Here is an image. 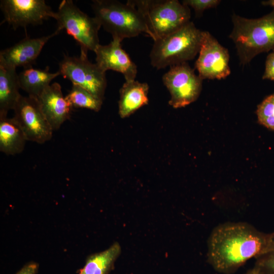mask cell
<instances>
[{
  "label": "cell",
  "mask_w": 274,
  "mask_h": 274,
  "mask_svg": "<svg viewBox=\"0 0 274 274\" xmlns=\"http://www.w3.org/2000/svg\"><path fill=\"white\" fill-rule=\"evenodd\" d=\"M274 249V232L266 233L244 222L220 224L208 242V262L218 272L230 274L247 260Z\"/></svg>",
  "instance_id": "obj_1"
},
{
  "label": "cell",
  "mask_w": 274,
  "mask_h": 274,
  "mask_svg": "<svg viewBox=\"0 0 274 274\" xmlns=\"http://www.w3.org/2000/svg\"><path fill=\"white\" fill-rule=\"evenodd\" d=\"M232 22L229 38L235 44L241 64L249 63L261 53L274 50V10L255 19L233 14Z\"/></svg>",
  "instance_id": "obj_2"
},
{
  "label": "cell",
  "mask_w": 274,
  "mask_h": 274,
  "mask_svg": "<svg viewBox=\"0 0 274 274\" xmlns=\"http://www.w3.org/2000/svg\"><path fill=\"white\" fill-rule=\"evenodd\" d=\"M91 7L94 17L113 39L122 42L142 33L149 36L143 14L130 0L125 4L115 0H93Z\"/></svg>",
  "instance_id": "obj_3"
},
{
  "label": "cell",
  "mask_w": 274,
  "mask_h": 274,
  "mask_svg": "<svg viewBox=\"0 0 274 274\" xmlns=\"http://www.w3.org/2000/svg\"><path fill=\"white\" fill-rule=\"evenodd\" d=\"M203 31L190 21L177 31L154 41L150 54L151 65L157 69L187 62L199 53Z\"/></svg>",
  "instance_id": "obj_4"
},
{
  "label": "cell",
  "mask_w": 274,
  "mask_h": 274,
  "mask_svg": "<svg viewBox=\"0 0 274 274\" xmlns=\"http://www.w3.org/2000/svg\"><path fill=\"white\" fill-rule=\"evenodd\" d=\"M143 14L155 41L181 28L190 22L189 7L177 0H130Z\"/></svg>",
  "instance_id": "obj_5"
},
{
  "label": "cell",
  "mask_w": 274,
  "mask_h": 274,
  "mask_svg": "<svg viewBox=\"0 0 274 274\" xmlns=\"http://www.w3.org/2000/svg\"><path fill=\"white\" fill-rule=\"evenodd\" d=\"M54 19L57 23L56 30L59 33L64 29L79 44L81 50L94 52L100 44V23L95 17L82 11L73 1L63 0L55 12Z\"/></svg>",
  "instance_id": "obj_6"
},
{
  "label": "cell",
  "mask_w": 274,
  "mask_h": 274,
  "mask_svg": "<svg viewBox=\"0 0 274 274\" xmlns=\"http://www.w3.org/2000/svg\"><path fill=\"white\" fill-rule=\"evenodd\" d=\"M87 51L81 50L79 57L64 55L59 63L60 75L102 100L104 99L107 82L106 72L88 58Z\"/></svg>",
  "instance_id": "obj_7"
},
{
  "label": "cell",
  "mask_w": 274,
  "mask_h": 274,
  "mask_svg": "<svg viewBox=\"0 0 274 274\" xmlns=\"http://www.w3.org/2000/svg\"><path fill=\"white\" fill-rule=\"evenodd\" d=\"M162 81L170 94L168 104L175 109L195 101L202 89V80L187 62L170 66Z\"/></svg>",
  "instance_id": "obj_8"
},
{
  "label": "cell",
  "mask_w": 274,
  "mask_h": 274,
  "mask_svg": "<svg viewBox=\"0 0 274 274\" xmlns=\"http://www.w3.org/2000/svg\"><path fill=\"white\" fill-rule=\"evenodd\" d=\"M13 110L14 117L27 141L42 144L51 139L53 130L43 114L37 97L21 95Z\"/></svg>",
  "instance_id": "obj_9"
},
{
  "label": "cell",
  "mask_w": 274,
  "mask_h": 274,
  "mask_svg": "<svg viewBox=\"0 0 274 274\" xmlns=\"http://www.w3.org/2000/svg\"><path fill=\"white\" fill-rule=\"evenodd\" d=\"M229 60L227 49L209 31H203L199 56L195 65L199 77L202 80L226 78L231 72Z\"/></svg>",
  "instance_id": "obj_10"
},
{
  "label": "cell",
  "mask_w": 274,
  "mask_h": 274,
  "mask_svg": "<svg viewBox=\"0 0 274 274\" xmlns=\"http://www.w3.org/2000/svg\"><path fill=\"white\" fill-rule=\"evenodd\" d=\"M0 7L5 22L14 29L29 25L41 24L55 17V12L44 0H2Z\"/></svg>",
  "instance_id": "obj_11"
},
{
  "label": "cell",
  "mask_w": 274,
  "mask_h": 274,
  "mask_svg": "<svg viewBox=\"0 0 274 274\" xmlns=\"http://www.w3.org/2000/svg\"><path fill=\"white\" fill-rule=\"evenodd\" d=\"M58 33L55 30L51 35L40 38L26 37L14 45L1 51L0 63L16 69L18 67L24 68L31 66L45 45Z\"/></svg>",
  "instance_id": "obj_12"
},
{
  "label": "cell",
  "mask_w": 274,
  "mask_h": 274,
  "mask_svg": "<svg viewBox=\"0 0 274 274\" xmlns=\"http://www.w3.org/2000/svg\"><path fill=\"white\" fill-rule=\"evenodd\" d=\"M121 42L113 39L108 45L99 44L94 52L96 64L104 72L113 70L121 73L125 81L134 80L137 66L124 50Z\"/></svg>",
  "instance_id": "obj_13"
},
{
  "label": "cell",
  "mask_w": 274,
  "mask_h": 274,
  "mask_svg": "<svg viewBox=\"0 0 274 274\" xmlns=\"http://www.w3.org/2000/svg\"><path fill=\"white\" fill-rule=\"evenodd\" d=\"M37 98L53 131L58 130L70 118L73 107L63 96L59 83L55 82L50 84Z\"/></svg>",
  "instance_id": "obj_14"
},
{
  "label": "cell",
  "mask_w": 274,
  "mask_h": 274,
  "mask_svg": "<svg viewBox=\"0 0 274 274\" xmlns=\"http://www.w3.org/2000/svg\"><path fill=\"white\" fill-rule=\"evenodd\" d=\"M149 86L135 80L125 81L120 89L118 113L121 118L129 117L149 102Z\"/></svg>",
  "instance_id": "obj_15"
},
{
  "label": "cell",
  "mask_w": 274,
  "mask_h": 274,
  "mask_svg": "<svg viewBox=\"0 0 274 274\" xmlns=\"http://www.w3.org/2000/svg\"><path fill=\"white\" fill-rule=\"evenodd\" d=\"M16 68L0 63V119L7 117L21 96Z\"/></svg>",
  "instance_id": "obj_16"
},
{
  "label": "cell",
  "mask_w": 274,
  "mask_h": 274,
  "mask_svg": "<svg viewBox=\"0 0 274 274\" xmlns=\"http://www.w3.org/2000/svg\"><path fill=\"white\" fill-rule=\"evenodd\" d=\"M27 141L25 135L13 117L0 119V151L14 155L24 150Z\"/></svg>",
  "instance_id": "obj_17"
},
{
  "label": "cell",
  "mask_w": 274,
  "mask_h": 274,
  "mask_svg": "<svg viewBox=\"0 0 274 274\" xmlns=\"http://www.w3.org/2000/svg\"><path fill=\"white\" fill-rule=\"evenodd\" d=\"M59 75H60L59 71L50 72L48 66L45 69L33 68L32 66L24 68L18 74L20 88L28 95L38 97L51 84V82Z\"/></svg>",
  "instance_id": "obj_18"
},
{
  "label": "cell",
  "mask_w": 274,
  "mask_h": 274,
  "mask_svg": "<svg viewBox=\"0 0 274 274\" xmlns=\"http://www.w3.org/2000/svg\"><path fill=\"white\" fill-rule=\"evenodd\" d=\"M120 253L119 244L114 243L107 250L88 256L85 265L78 274H109Z\"/></svg>",
  "instance_id": "obj_19"
},
{
  "label": "cell",
  "mask_w": 274,
  "mask_h": 274,
  "mask_svg": "<svg viewBox=\"0 0 274 274\" xmlns=\"http://www.w3.org/2000/svg\"><path fill=\"white\" fill-rule=\"evenodd\" d=\"M73 108H84L98 112L103 100L95 96L85 89L72 84L68 93L65 96Z\"/></svg>",
  "instance_id": "obj_20"
},
{
  "label": "cell",
  "mask_w": 274,
  "mask_h": 274,
  "mask_svg": "<svg viewBox=\"0 0 274 274\" xmlns=\"http://www.w3.org/2000/svg\"><path fill=\"white\" fill-rule=\"evenodd\" d=\"M256 114L261 124L274 130V94L267 97L258 105Z\"/></svg>",
  "instance_id": "obj_21"
},
{
  "label": "cell",
  "mask_w": 274,
  "mask_h": 274,
  "mask_svg": "<svg viewBox=\"0 0 274 274\" xmlns=\"http://www.w3.org/2000/svg\"><path fill=\"white\" fill-rule=\"evenodd\" d=\"M256 259L254 266L262 274H274V249Z\"/></svg>",
  "instance_id": "obj_22"
},
{
  "label": "cell",
  "mask_w": 274,
  "mask_h": 274,
  "mask_svg": "<svg viewBox=\"0 0 274 274\" xmlns=\"http://www.w3.org/2000/svg\"><path fill=\"white\" fill-rule=\"evenodd\" d=\"M220 2L218 0H184L182 3L188 7L192 8L195 11L196 16H199L204 10L217 7Z\"/></svg>",
  "instance_id": "obj_23"
},
{
  "label": "cell",
  "mask_w": 274,
  "mask_h": 274,
  "mask_svg": "<svg viewBox=\"0 0 274 274\" xmlns=\"http://www.w3.org/2000/svg\"><path fill=\"white\" fill-rule=\"evenodd\" d=\"M262 78L274 81V50L267 56Z\"/></svg>",
  "instance_id": "obj_24"
},
{
  "label": "cell",
  "mask_w": 274,
  "mask_h": 274,
  "mask_svg": "<svg viewBox=\"0 0 274 274\" xmlns=\"http://www.w3.org/2000/svg\"><path fill=\"white\" fill-rule=\"evenodd\" d=\"M39 268L37 263L31 261L25 264L15 274H37Z\"/></svg>",
  "instance_id": "obj_25"
},
{
  "label": "cell",
  "mask_w": 274,
  "mask_h": 274,
  "mask_svg": "<svg viewBox=\"0 0 274 274\" xmlns=\"http://www.w3.org/2000/svg\"><path fill=\"white\" fill-rule=\"evenodd\" d=\"M245 274H262L259 269L256 266L249 270Z\"/></svg>",
  "instance_id": "obj_26"
},
{
  "label": "cell",
  "mask_w": 274,
  "mask_h": 274,
  "mask_svg": "<svg viewBox=\"0 0 274 274\" xmlns=\"http://www.w3.org/2000/svg\"><path fill=\"white\" fill-rule=\"evenodd\" d=\"M262 4L265 6L268 5L274 8V0L262 2Z\"/></svg>",
  "instance_id": "obj_27"
}]
</instances>
